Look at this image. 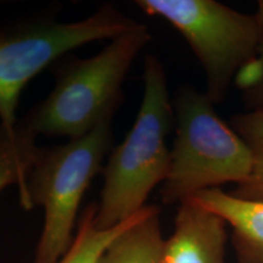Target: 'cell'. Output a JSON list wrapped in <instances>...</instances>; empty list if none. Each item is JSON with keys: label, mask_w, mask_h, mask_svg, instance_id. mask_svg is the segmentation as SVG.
Instances as JSON below:
<instances>
[{"label": "cell", "mask_w": 263, "mask_h": 263, "mask_svg": "<svg viewBox=\"0 0 263 263\" xmlns=\"http://www.w3.org/2000/svg\"><path fill=\"white\" fill-rule=\"evenodd\" d=\"M144 90L134 126L111 151L97 203L95 226L111 229L145 207L150 193L167 178L171 149L167 138L174 126L166 72L155 55L144 60Z\"/></svg>", "instance_id": "obj_1"}, {"label": "cell", "mask_w": 263, "mask_h": 263, "mask_svg": "<svg viewBox=\"0 0 263 263\" xmlns=\"http://www.w3.org/2000/svg\"><path fill=\"white\" fill-rule=\"evenodd\" d=\"M150 39L149 28L138 22L94 57L72 59L59 71L48 98L21 122L37 137L74 139L112 118L122 101L124 78Z\"/></svg>", "instance_id": "obj_2"}, {"label": "cell", "mask_w": 263, "mask_h": 263, "mask_svg": "<svg viewBox=\"0 0 263 263\" xmlns=\"http://www.w3.org/2000/svg\"><path fill=\"white\" fill-rule=\"evenodd\" d=\"M173 107L176 137L168 174L160 188L162 201L182 203L203 190L244 183L251 172V153L233 127L219 118L207 94L184 85Z\"/></svg>", "instance_id": "obj_3"}, {"label": "cell", "mask_w": 263, "mask_h": 263, "mask_svg": "<svg viewBox=\"0 0 263 263\" xmlns=\"http://www.w3.org/2000/svg\"><path fill=\"white\" fill-rule=\"evenodd\" d=\"M112 144V118L64 145L42 149L27 183L31 210L42 206L44 224L33 263H58L73 241L88 186Z\"/></svg>", "instance_id": "obj_4"}, {"label": "cell", "mask_w": 263, "mask_h": 263, "mask_svg": "<svg viewBox=\"0 0 263 263\" xmlns=\"http://www.w3.org/2000/svg\"><path fill=\"white\" fill-rule=\"evenodd\" d=\"M138 24L112 5L76 22L33 20L0 27V124L12 133L24 88L66 52L97 41H111Z\"/></svg>", "instance_id": "obj_5"}, {"label": "cell", "mask_w": 263, "mask_h": 263, "mask_svg": "<svg viewBox=\"0 0 263 263\" xmlns=\"http://www.w3.org/2000/svg\"><path fill=\"white\" fill-rule=\"evenodd\" d=\"M136 4L147 15L170 22L188 42L205 71V93L213 104L224 100L263 39L256 14L236 11L216 0H138Z\"/></svg>", "instance_id": "obj_6"}, {"label": "cell", "mask_w": 263, "mask_h": 263, "mask_svg": "<svg viewBox=\"0 0 263 263\" xmlns=\"http://www.w3.org/2000/svg\"><path fill=\"white\" fill-rule=\"evenodd\" d=\"M227 226L195 202L179 203L173 233L163 240L161 263H226Z\"/></svg>", "instance_id": "obj_7"}, {"label": "cell", "mask_w": 263, "mask_h": 263, "mask_svg": "<svg viewBox=\"0 0 263 263\" xmlns=\"http://www.w3.org/2000/svg\"><path fill=\"white\" fill-rule=\"evenodd\" d=\"M189 201L222 217L232 228L239 263H263V203L244 201L219 188L197 193Z\"/></svg>", "instance_id": "obj_8"}, {"label": "cell", "mask_w": 263, "mask_h": 263, "mask_svg": "<svg viewBox=\"0 0 263 263\" xmlns=\"http://www.w3.org/2000/svg\"><path fill=\"white\" fill-rule=\"evenodd\" d=\"M160 209L145 206L139 219L107 246L97 263H161Z\"/></svg>", "instance_id": "obj_9"}, {"label": "cell", "mask_w": 263, "mask_h": 263, "mask_svg": "<svg viewBox=\"0 0 263 263\" xmlns=\"http://www.w3.org/2000/svg\"><path fill=\"white\" fill-rule=\"evenodd\" d=\"M35 136L20 121L15 132L10 133L0 124V193L10 185H17L20 202L25 210H31L27 183L41 147Z\"/></svg>", "instance_id": "obj_10"}, {"label": "cell", "mask_w": 263, "mask_h": 263, "mask_svg": "<svg viewBox=\"0 0 263 263\" xmlns=\"http://www.w3.org/2000/svg\"><path fill=\"white\" fill-rule=\"evenodd\" d=\"M144 209L121 224L103 230L95 226L97 203L88 205L82 213L70 249L58 263H97L107 246L139 219Z\"/></svg>", "instance_id": "obj_11"}, {"label": "cell", "mask_w": 263, "mask_h": 263, "mask_svg": "<svg viewBox=\"0 0 263 263\" xmlns=\"http://www.w3.org/2000/svg\"><path fill=\"white\" fill-rule=\"evenodd\" d=\"M230 126L249 146L252 159L249 178L230 194L244 201L263 203V110L235 115Z\"/></svg>", "instance_id": "obj_12"}, {"label": "cell", "mask_w": 263, "mask_h": 263, "mask_svg": "<svg viewBox=\"0 0 263 263\" xmlns=\"http://www.w3.org/2000/svg\"><path fill=\"white\" fill-rule=\"evenodd\" d=\"M234 83L249 111L263 110V39L254 60L239 72Z\"/></svg>", "instance_id": "obj_13"}, {"label": "cell", "mask_w": 263, "mask_h": 263, "mask_svg": "<svg viewBox=\"0 0 263 263\" xmlns=\"http://www.w3.org/2000/svg\"><path fill=\"white\" fill-rule=\"evenodd\" d=\"M256 16H257L259 22H261L262 26H263V0L262 2H258V5H257V11H256Z\"/></svg>", "instance_id": "obj_14"}]
</instances>
